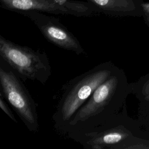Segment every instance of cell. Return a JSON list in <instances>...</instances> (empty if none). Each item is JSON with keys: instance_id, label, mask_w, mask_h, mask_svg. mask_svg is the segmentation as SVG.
<instances>
[{"instance_id": "cell-1", "label": "cell", "mask_w": 149, "mask_h": 149, "mask_svg": "<svg viewBox=\"0 0 149 149\" xmlns=\"http://www.w3.org/2000/svg\"><path fill=\"white\" fill-rule=\"evenodd\" d=\"M122 76L120 70L117 68L95 89L70 120L62 136L73 140L116 115L124 93Z\"/></svg>"}, {"instance_id": "cell-2", "label": "cell", "mask_w": 149, "mask_h": 149, "mask_svg": "<svg viewBox=\"0 0 149 149\" xmlns=\"http://www.w3.org/2000/svg\"><path fill=\"white\" fill-rule=\"evenodd\" d=\"M116 69L112 62L106 61L72 79L62 86L52 116L54 127L58 133L62 135L76 113Z\"/></svg>"}, {"instance_id": "cell-3", "label": "cell", "mask_w": 149, "mask_h": 149, "mask_svg": "<svg viewBox=\"0 0 149 149\" xmlns=\"http://www.w3.org/2000/svg\"><path fill=\"white\" fill-rule=\"evenodd\" d=\"M0 57L24 81H37L45 84L51 75V66L45 52L16 44L2 35Z\"/></svg>"}, {"instance_id": "cell-4", "label": "cell", "mask_w": 149, "mask_h": 149, "mask_svg": "<svg viewBox=\"0 0 149 149\" xmlns=\"http://www.w3.org/2000/svg\"><path fill=\"white\" fill-rule=\"evenodd\" d=\"M19 78L6 64H3L1 61V93L28 130L37 132L39 130L38 105Z\"/></svg>"}, {"instance_id": "cell-5", "label": "cell", "mask_w": 149, "mask_h": 149, "mask_svg": "<svg viewBox=\"0 0 149 149\" xmlns=\"http://www.w3.org/2000/svg\"><path fill=\"white\" fill-rule=\"evenodd\" d=\"M2 8L15 12L38 11L76 17H90L99 13L88 2L73 0H0Z\"/></svg>"}, {"instance_id": "cell-6", "label": "cell", "mask_w": 149, "mask_h": 149, "mask_svg": "<svg viewBox=\"0 0 149 149\" xmlns=\"http://www.w3.org/2000/svg\"><path fill=\"white\" fill-rule=\"evenodd\" d=\"M132 134L116 115L93 130L76 137L73 140L88 149L125 148Z\"/></svg>"}, {"instance_id": "cell-7", "label": "cell", "mask_w": 149, "mask_h": 149, "mask_svg": "<svg viewBox=\"0 0 149 149\" xmlns=\"http://www.w3.org/2000/svg\"><path fill=\"white\" fill-rule=\"evenodd\" d=\"M19 13L29 17L44 38L54 45L79 55L85 50L77 38L57 17L38 11H22Z\"/></svg>"}, {"instance_id": "cell-8", "label": "cell", "mask_w": 149, "mask_h": 149, "mask_svg": "<svg viewBox=\"0 0 149 149\" xmlns=\"http://www.w3.org/2000/svg\"><path fill=\"white\" fill-rule=\"evenodd\" d=\"M100 13L118 17L134 15L141 10L139 0H87Z\"/></svg>"}, {"instance_id": "cell-9", "label": "cell", "mask_w": 149, "mask_h": 149, "mask_svg": "<svg viewBox=\"0 0 149 149\" xmlns=\"http://www.w3.org/2000/svg\"><path fill=\"white\" fill-rule=\"evenodd\" d=\"M0 107H1V109L5 113H6L11 119H12L15 122H16V123L17 122V120H16L14 114L12 112L10 108L8 107V104H6V102L5 101V99L4 98L1 92H0Z\"/></svg>"}, {"instance_id": "cell-10", "label": "cell", "mask_w": 149, "mask_h": 149, "mask_svg": "<svg viewBox=\"0 0 149 149\" xmlns=\"http://www.w3.org/2000/svg\"><path fill=\"white\" fill-rule=\"evenodd\" d=\"M139 3L141 10L147 16H149V0H139Z\"/></svg>"}, {"instance_id": "cell-11", "label": "cell", "mask_w": 149, "mask_h": 149, "mask_svg": "<svg viewBox=\"0 0 149 149\" xmlns=\"http://www.w3.org/2000/svg\"><path fill=\"white\" fill-rule=\"evenodd\" d=\"M143 94L145 95L146 98L149 100V82L144 86Z\"/></svg>"}, {"instance_id": "cell-12", "label": "cell", "mask_w": 149, "mask_h": 149, "mask_svg": "<svg viewBox=\"0 0 149 149\" xmlns=\"http://www.w3.org/2000/svg\"><path fill=\"white\" fill-rule=\"evenodd\" d=\"M148 17H147V20L149 21V16H147Z\"/></svg>"}]
</instances>
